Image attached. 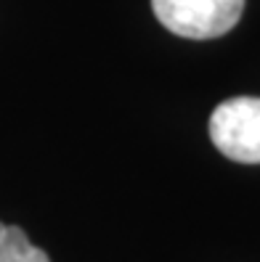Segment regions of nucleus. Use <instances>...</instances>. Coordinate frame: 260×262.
I'll return each mask as SVG.
<instances>
[{"instance_id": "obj_1", "label": "nucleus", "mask_w": 260, "mask_h": 262, "mask_svg": "<svg viewBox=\"0 0 260 262\" xmlns=\"http://www.w3.org/2000/svg\"><path fill=\"white\" fill-rule=\"evenodd\" d=\"M157 21L178 37L212 40L239 24L244 0H151Z\"/></svg>"}, {"instance_id": "obj_2", "label": "nucleus", "mask_w": 260, "mask_h": 262, "mask_svg": "<svg viewBox=\"0 0 260 262\" xmlns=\"http://www.w3.org/2000/svg\"><path fill=\"white\" fill-rule=\"evenodd\" d=\"M210 141L231 162L260 164V98L223 101L210 117Z\"/></svg>"}]
</instances>
